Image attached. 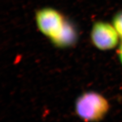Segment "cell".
Instances as JSON below:
<instances>
[{
  "mask_svg": "<svg viewBox=\"0 0 122 122\" xmlns=\"http://www.w3.org/2000/svg\"><path fill=\"white\" fill-rule=\"evenodd\" d=\"M76 112L79 117L86 121L102 119L109 110L106 99L95 92L85 93L76 102Z\"/></svg>",
  "mask_w": 122,
  "mask_h": 122,
  "instance_id": "obj_1",
  "label": "cell"
},
{
  "mask_svg": "<svg viewBox=\"0 0 122 122\" xmlns=\"http://www.w3.org/2000/svg\"><path fill=\"white\" fill-rule=\"evenodd\" d=\"M36 18L38 28L50 39L58 34L65 21L59 12L51 8H44L37 11Z\"/></svg>",
  "mask_w": 122,
  "mask_h": 122,
  "instance_id": "obj_2",
  "label": "cell"
},
{
  "mask_svg": "<svg viewBox=\"0 0 122 122\" xmlns=\"http://www.w3.org/2000/svg\"><path fill=\"white\" fill-rule=\"evenodd\" d=\"M119 37L115 28L107 23L96 22L92 30V42L101 50H109L114 48L118 44Z\"/></svg>",
  "mask_w": 122,
  "mask_h": 122,
  "instance_id": "obj_3",
  "label": "cell"
},
{
  "mask_svg": "<svg viewBox=\"0 0 122 122\" xmlns=\"http://www.w3.org/2000/svg\"><path fill=\"white\" fill-rule=\"evenodd\" d=\"M77 39L75 29L72 24L65 21L63 27L57 36L51 39L53 44L60 48H66L74 45Z\"/></svg>",
  "mask_w": 122,
  "mask_h": 122,
  "instance_id": "obj_4",
  "label": "cell"
},
{
  "mask_svg": "<svg viewBox=\"0 0 122 122\" xmlns=\"http://www.w3.org/2000/svg\"><path fill=\"white\" fill-rule=\"evenodd\" d=\"M113 25L119 36L122 39V11L119 12L114 16Z\"/></svg>",
  "mask_w": 122,
  "mask_h": 122,
  "instance_id": "obj_5",
  "label": "cell"
},
{
  "mask_svg": "<svg viewBox=\"0 0 122 122\" xmlns=\"http://www.w3.org/2000/svg\"><path fill=\"white\" fill-rule=\"evenodd\" d=\"M119 57L122 63V42L121 44H120V48H119Z\"/></svg>",
  "mask_w": 122,
  "mask_h": 122,
  "instance_id": "obj_6",
  "label": "cell"
}]
</instances>
